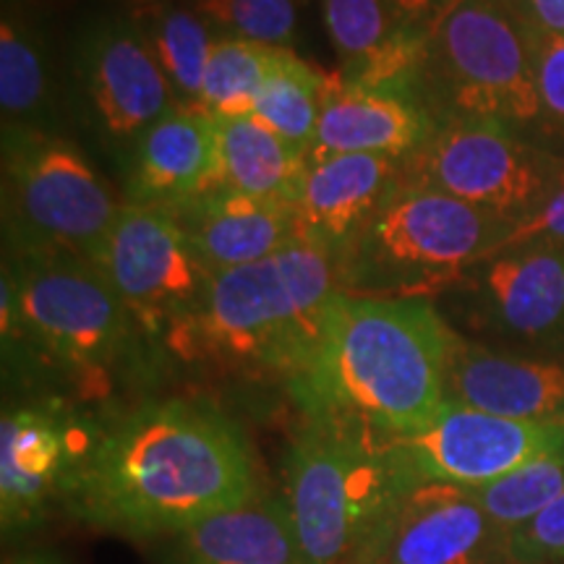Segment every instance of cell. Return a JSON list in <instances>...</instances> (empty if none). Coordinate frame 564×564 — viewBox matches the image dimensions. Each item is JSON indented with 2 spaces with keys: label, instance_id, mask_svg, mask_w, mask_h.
Wrapping results in <instances>:
<instances>
[{
  "label": "cell",
  "instance_id": "1",
  "mask_svg": "<svg viewBox=\"0 0 564 564\" xmlns=\"http://www.w3.org/2000/svg\"><path fill=\"white\" fill-rule=\"evenodd\" d=\"M257 494L251 447L236 421L209 403L162 400L95 436L63 505L95 531L171 539Z\"/></svg>",
  "mask_w": 564,
  "mask_h": 564
},
{
  "label": "cell",
  "instance_id": "2",
  "mask_svg": "<svg viewBox=\"0 0 564 564\" xmlns=\"http://www.w3.org/2000/svg\"><path fill=\"white\" fill-rule=\"evenodd\" d=\"M449 333L432 299L335 293L288 387L306 415H340L379 436L421 432L447 405Z\"/></svg>",
  "mask_w": 564,
  "mask_h": 564
},
{
  "label": "cell",
  "instance_id": "3",
  "mask_svg": "<svg viewBox=\"0 0 564 564\" xmlns=\"http://www.w3.org/2000/svg\"><path fill=\"white\" fill-rule=\"evenodd\" d=\"M335 293H343L337 253L299 241L212 274L199 306L173 324L165 343L188 364L274 371L291 382Z\"/></svg>",
  "mask_w": 564,
  "mask_h": 564
},
{
  "label": "cell",
  "instance_id": "4",
  "mask_svg": "<svg viewBox=\"0 0 564 564\" xmlns=\"http://www.w3.org/2000/svg\"><path fill=\"white\" fill-rule=\"evenodd\" d=\"M512 220L432 188L400 192L337 251L343 293L429 299L505 241Z\"/></svg>",
  "mask_w": 564,
  "mask_h": 564
},
{
  "label": "cell",
  "instance_id": "5",
  "mask_svg": "<svg viewBox=\"0 0 564 564\" xmlns=\"http://www.w3.org/2000/svg\"><path fill=\"white\" fill-rule=\"evenodd\" d=\"M400 491L382 436L340 415H306L282 491L301 562L335 564L361 552Z\"/></svg>",
  "mask_w": 564,
  "mask_h": 564
},
{
  "label": "cell",
  "instance_id": "6",
  "mask_svg": "<svg viewBox=\"0 0 564 564\" xmlns=\"http://www.w3.org/2000/svg\"><path fill=\"white\" fill-rule=\"evenodd\" d=\"M3 343L24 337L47 361L97 379L123 356L131 314L108 278L74 253L17 257L3 267Z\"/></svg>",
  "mask_w": 564,
  "mask_h": 564
},
{
  "label": "cell",
  "instance_id": "7",
  "mask_svg": "<svg viewBox=\"0 0 564 564\" xmlns=\"http://www.w3.org/2000/svg\"><path fill=\"white\" fill-rule=\"evenodd\" d=\"M118 209L79 147L42 129L3 126V223L17 257L89 259Z\"/></svg>",
  "mask_w": 564,
  "mask_h": 564
},
{
  "label": "cell",
  "instance_id": "8",
  "mask_svg": "<svg viewBox=\"0 0 564 564\" xmlns=\"http://www.w3.org/2000/svg\"><path fill=\"white\" fill-rule=\"evenodd\" d=\"M449 116L535 126L541 100L533 68V24L512 0H457L423 55Z\"/></svg>",
  "mask_w": 564,
  "mask_h": 564
},
{
  "label": "cell",
  "instance_id": "9",
  "mask_svg": "<svg viewBox=\"0 0 564 564\" xmlns=\"http://www.w3.org/2000/svg\"><path fill=\"white\" fill-rule=\"evenodd\" d=\"M400 165L403 186L432 188L520 223L544 202L562 160L525 144L502 121L444 116Z\"/></svg>",
  "mask_w": 564,
  "mask_h": 564
},
{
  "label": "cell",
  "instance_id": "10",
  "mask_svg": "<svg viewBox=\"0 0 564 564\" xmlns=\"http://www.w3.org/2000/svg\"><path fill=\"white\" fill-rule=\"evenodd\" d=\"M382 449L403 489L419 484L478 489L520 465L562 453L564 421H514L447 403L421 432L382 436Z\"/></svg>",
  "mask_w": 564,
  "mask_h": 564
},
{
  "label": "cell",
  "instance_id": "11",
  "mask_svg": "<svg viewBox=\"0 0 564 564\" xmlns=\"http://www.w3.org/2000/svg\"><path fill=\"white\" fill-rule=\"evenodd\" d=\"M89 262L100 270L131 319L147 333L167 335L199 306L212 272L165 207L126 204Z\"/></svg>",
  "mask_w": 564,
  "mask_h": 564
},
{
  "label": "cell",
  "instance_id": "12",
  "mask_svg": "<svg viewBox=\"0 0 564 564\" xmlns=\"http://www.w3.org/2000/svg\"><path fill=\"white\" fill-rule=\"evenodd\" d=\"M358 556L369 564H514L510 533L494 525L470 489L408 486Z\"/></svg>",
  "mask_w": 564,
  "mask_h": 564
},
{
  "label": "cell",
  "instance_id": "13",
  "mask_svg": "<svg viewBox=\"0 0 564 564\" xmlns=\"http://www.w3.org/2000/svg\"><path fill=\"white\" fill-rule=\"evenodd\" d=\"M91 442L58 403L6 408L0 421V525L3 539L32 533L66 499Z\"/></svg>",
  "mask_w": 564,
  "mask_h": 564
},
{
  "label": "cell",
  "instance_id": "14",
  "mask_svg": "<svg viewBox=\"0 0 564 564\" xmlns=\"http://www.w3.org/2000/svg\"><path fill=\"white\" fill-rule=\"evenodd\" d=\"M76 66L91 110L112 139H139L178 105L131 19H105L84 32Z\"/></svg>",
  "mask_w": 564,
  "mask_h": 564
},
{
  "label": "cell",
  "instance_id": "15",
  "mask_svg": "<svg viewBox=\"0 0 564 564\" xmlns=\"http://www.w3.org/2000/svg\"><path fill=\"white\" fill-rule=\"evenodd\" d=\"M447 403L514 421H564V364L510 356L449 333Z\"/></svg>",
  "mask_w": 564,
  "mask_h": 564
},
{
  "label": "cell",
  "instance_id": "16",
  "mask_svg": "<svg viewBox=\"0 0 564 564\" xmlns=\"http://www.w3.org/2000/svg\"><path fill=\"white\" fill-rule=\"evenodd\" d=\"M455 288L491 327L525 343L564 335V246H525L476 264Z\"/></svg>",
  "mask_w": 564,
  "mask_h": 564
},
{
  "label": "cell",
  "instance_id": "17",
  "mask_svg": "<svg viewBox=\"0 0 564 564\" xmlns=\"http://www.w3.org/2000/svg\"><path fill=\"white\" fill-rule=\"evenodd\" d=\"M165 209L212 274L262 262L303 241L293 204L257 199L228 186H217Z\"/></svg>",
  "mask_w": 564,
  "mask_h": 564
},
{
  "label": "cell",
  "instance_id": "18",
  "mask_svg": "<svg viewBox=\"0 0 564 564\" xmlns=\"http://www.w3.org/2000/svg\"><path fill=\"white\" fill-rule=\"evenodd\" d=\"M223 186L217 118L196 105H175L137 139L131 204L194 199Z\"/></svg>",
  "mask_w": 564,
  "mask_h": 564
},
{
  "label": "cell",
  "instance_id": "19",
  "mask_svg": "<svg viewBox=\"0 0 564 564\" xmlns=\"http://www.w3.org/2000/svg\"><path fill=\"white\" fill-rule=\"evenodd\" d=\"M403 160L382 154H329L308 160L295 202L303 241L340 251L403 186Z\"/></svg>",
  "mask_w": 564,
  "mask_h": 564
},
{
  "label": "cell",
  "instance_id": "20",
  "mask_svg": "<svg viewBox=\"0 0 564 564\" xmlns=\"http://www.w3.org/2000/svg\"><path fill=\"white\" fill-rule=\"evenodd\" d=\"M434 126L432 112L394 87L333 79L308 160L329 154H382L403 160L432 137Z\"/></svg>",
  "mask_w": 564,
  "mask_h": 564
},
{
  "label": "cell",
  "instance_id": "21",
  "mask_svg": "<svg viewBox=\"0 0 564 564\" xmlns=\"http://www.w3.org/2000/svg\"><path fill=\"white\" fill-rule=\"evenodd\" d=\"M167 541L165 564H303L285 499L272 494H257Z\"/></svg>",
  "mask_w": 564,
  "mask_h": 564
},
{
  "label": "cell",
  "instance_id": "22",
  "mask_svg": "<svg viewBox=\"0 0 564 564\" xmlns=\"http://www.w3.org/2000/svg\"><path fill=\"white\" fill-rule=\"evenodd\" d=\"M223 186L257 199L299 202L308 171V152L278 137L253 116L217 118Z\"/></svg>",
  "mask_w": 564,
  "mask_h": 564
},
{
  "label": "cell",
  "instance_id": "23",
  "mask_svg": "<svg viewBox=\"0 0 564 564\" xmlns=\"http://www.w3.org/2000/svg\"><path fill=\"white\" fill-rule=\"evenodd\" d=\"M131 21L158 58L162 74L178 95V102L199 108L204 70L217 42V37H212L215 30L207 24V19L199 11L150 0L139 6Z\"/></svg>",
  "mask_w": 564,
  "mask_h": 564
},
{
  "label": "cell",
  "instance_id": "24",
  "mask_svg": "<svg viewBox=\"0 0 564 564\" xmlns=\"http://www.w3.org/2000/svg\"><path fill=\"white\" fill-rule=\"evenodd\" d=\"M288 53L291 47L217 37L204 70L199 108L215 118L251 116L259 91Z\"/></svg>",
  "mask_w": 564,
  "mask_h": 564
},
{
  "label": "cell",
  "instance_id": "25",
  "mask_svg": "<svg viewBox=\"0 0 564 564\" xmlns=\"http://www.w3.org/2000/svg\"><path fill=\"white\" fill-rule=\"evenodd\" d=\"M329 87H333L329 76L319 74L291 51L259 91L251 116L278 137L308 152Z\"/></svg>",
  "mask_w": 564,
  "mask_h": 564
},
{
  "label": "cell",
  "instance_id": "26",
  "mask_svg": "<svg viewBox=\"0 0 564 564\" xmlns=\"http://www.w3.org/2000/svg\"><path fill=\"white\" fill-rule=\"evenodd\" d=\"M47 66L40 40L30 26L6 13L0 24V110L3 126L40 129L47 108Z\"/></svg>",
  "mask_w": 564,
  "mask_h": 564
},
{
  "label": "cell",
  "instance_id": "27",
  "mask_svg": "<svg viewBox=\"0 0 564 564\" xmlns=\"http://www.w3.org/2000/svg\"><path fill=\"white\" fill-rule=\"evenodd\" d=\"M470 494L494 525L507 533L518 531L564 494V449L520 465L497 481L470 489Z\"/></svg>",
  "mask_w": 564,
  "mask_h": 564
},
{
  "label": "cell",
  "instance_id": "28",
  "mask_svg": "<svg viewBox=\"0 0 564 564\" xmlns=\"http://www.w3.org/2000/svg\"><path fill=\"white\" fill-rule=\"evenodd\" d=\"M196 11L223 37L288 47L295 34V0H196Z\"/></svg>",
  "mask_w": 564,
  "mask_h": 564
},
{
  "label": "cell",
  "instance_id": "29",
  "mask_svg": "<svg viewBox=\"0 0 564 564\" xmlns=\"http://www.w3.org/2000/svg\"><path fill=\"white\" fill-rule=\"evenodd\" d=\"M533 68L541 100V121L564 133V34L533 26Z\"/></svg>",
  "mask_w": 564,
  "mask_h": 564
},
{
  "label": "cell",
  "instance_id": "30",
  "mask_svg": "<svg viewBox=\"0 0 564 564\" xmlns=\"http://www.w3.org/2000/svg\"><path fill=\"white\" fill-rule=\"evenodd\" d=\"M525 246H564V162L544 202L531 215L512 225L491 257L512 249H525Z\"/></svg>",
  "mask_w": 564,
  "mask_h": 564
},
{
  "label": "cell",
  "instance_id": "31",
  "mask_svg": "<svg viewBox=\"0 0 564 564\" xmlns=\"http://www.w3.org/2000/svg\"><path fill=\"white\" fill-rule=\"evenodd\" d=\"M514 564L564 562V494L539 518L510 533Z\"/></svg>",
  "mask_w": 564,
  "mask_h": 564
},
{
  "label": "cell",
  "instance_id": "32",
  "mask_svg": "<svg viewBox=\"0 0 564 564\" xmlns=\"http://www.w3.org/2000/svg\"><path fill=\"white\" fill-rule=\"evenodd\" d=\"M535 30L564 34V0H512Z\"/></svg>",
  "mask_w": 564,
  "mask_h": 564
},
{
  "label": "cell",
  "instance_id": "33",
  "mask_svg": "<svg viewBox=\"0 0 564 564\" xmlns=\"http://www.w3.org/2000/svg\"><path fill=\"white\" fill-rule=\"evenodd\" d=\"M390 6V11L398 17L403 26H415L419 21L429 19L436 11L447 13L457 0H384Z\"/></svg>",
  "mask_w": 564,
  "mask_h": 564
},
{
  "label": "cell",
  "instance_id": "34",
  "mask_svg": "<svg viewBox=\"0 0 564 564\" xmlns=\"http://www.w3.org/2000/svg\"><path fill=\"white\" fill-rule=\"evenodd\" d=\"M3 564H66V560L58 552H51V549H30V552L9 556Z\"/></svg>",
  "mask_w": 564,
  "mask_h": 564
},
{
  "label": "cell",
  "instance_id": "35",
  "mask_svg": "<svg viewBox=\"0 0 564 564\" xmlns=\"http://www.w3.org/2000/svg\"><path fill=\"white\" fill-rule=\"evenodd\" d=\"M335 564H369L364 560V556H358V554H352V556H345V560H340V562H335Z\"/></svg>",
  "mask_w": 564,
  "mask_h": 564
}]
</instances>
